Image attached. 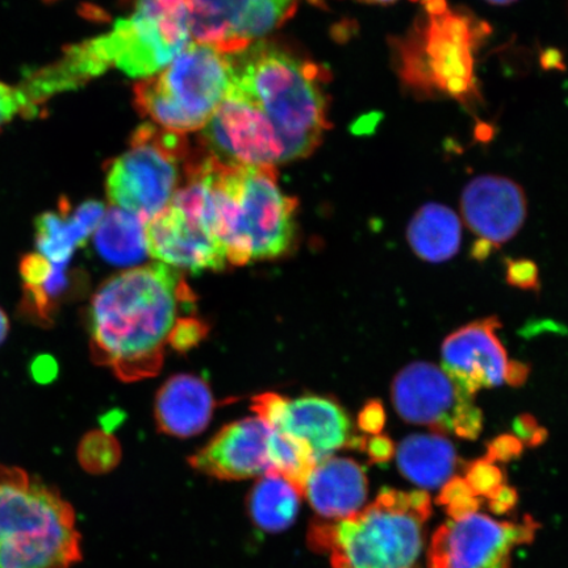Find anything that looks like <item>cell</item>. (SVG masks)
<instances>
[{
  "instance_id": "obj_1",
  "label": "cell",
  "mask_w": 568,
  "mask_h": 568,
  "mask_svg": "<svg viewBox=\"0 0 568 568\" xmlns=\"http://www.w3.org/2000/svg\"><path fill=\"white\" fill-rule=\"evenodd\" d=\"M194 302L180 270L160 262L112 276L90 305L92 358L125 382L158 374L176 324Z\"/></svg>"
},
{
  "instance_id": "obj_2",
  "label": "cell",
  "mask_w": 568,
  "mask_h": 568,
  "mask_svg": "<svg viewBox=\"0 0 568 568\" xmlns=\"http://www.w3.org/2000/svg\"><path fill=\"white\" fill-rule=\"evenodd\" d=\"M225 57L231 90L258 106L273 124L284 162L314 153L331 126L328 71L274 41L252 42Z\"/></svg>"
},
{
  "instance_id": "obj_3",
  "label": "cell",
  "mask_w": 568,
  "mask_h": 568,
  "mask_svg": "<svg viewBox=\"0 0 568 568\" xmlns=\"http://www.w3.org/2000/svg\"><path fill=\"white\" fill-rule=\"evenodd\" d=\"M215 231L229 264L286 254L296 234V199L284 194L275 168L229 165L203 153Z\"/></svg>"
},
{
  "instance_id": "obj_4",
  "label": "cell",
  "mask_w": 568,
  "mask_h": 568,
  "mask_svg": "<svg viewBox=\"0 0 568 568\" xmlns=\"http://www.w3.org/2000/svg\"><path fill=\"white\" fill-rule=\"evenodd\" d=\"M432 500L424 489L383 488L371 506L343 520L312 525L308 541L333 568H422Z\"/></svg>"
},
{
  "instance_id": "obj_5",
  "label": "cell",
  "mask_w": 568,
  "mask_h": 568,
  "mask_svg": "<svg viewBox=\"0 0 568 568\" xmlns=\"http://www.w3.org/2000/svg\"><path fill=\"white\" fill-rule=\"evenodd\" d=\"M425 12L406 38L395 42L397 73L412 94L470 103L479 97L475 55L488 30L470 12L445 0H423Z\"/></svg>"
},
{
  "instance_id": "obj_6",
  "label": "cell",
  "mask_w": 568,
  "mask_h": 568,
  "mask_svg": "<svg viewBox=\"0 0 568 568\" xmlns=\"http://www.w3.org/2000/svg\"><path fill=\"white\" fill-rule=\"evenodd\" d=\"M81 559L74 509L59 489L0 465V568H71Z\"/></svg>"
},
{
  "instance_id": "obj_7",
  "label": "cell",
  "mask_w": 568,
  "mask_h": 568,
  "mask_svg": "<svg viewBox=\"0 0 568 568\" xmlns=\"http://www.w3.org/2000/svg\"><path fill=\"white\" fill-rule=\"evenodd\" d=\"M191 0H134L130 17L119 19L99 38L67 48L83 84L116 68L134 78H148L172 63L189 45Z\"/></svg>"
},
{
  "instance_id": "obj_8",
  "label": "cell",
  "mask_w": 568,
  "mask_h": 568,
  "mask_svg": "<svg viewBox=\"0 0 568 568\" xmlns=\"http://www.w3.org/2000/svg\"><path fill=\"white\" fill-rule=\"evenodd\" d=\"M229 61L217 48L191 42L160 75L134 87V105L163 130H203L229 95Z\"/></svg>"
},
{
  "instance_id": "obj_9",
  "label": "cell",
  "mask_w": 568,
  "mask_h": 568,
  "mask_svg": "<svg viewBox=\"0 0 568 568\" xmlns=\"http://www.w3.org/2000/svg\"><path fill=\"white\" fill-rule=\"evenodd\" d=\"M183 134L144 124L131 145L105 169V190L113 207L148 223L165 210L180 189L191 154Z\"/></svg>"
},
{
  "instance_id": "obj_10",
  "label": "cell",
  "mask_w": 568,
  "mask_h": 568,
  "mask_svg": "<svg viewBox=\"0 0 568 568\" xmlns=\"http://www.w3.org/2000/svg\"><path fill=\"white\" fill-rule=\"evenodd\" d=\"M146 251L160 264L197 273L223 270L229 261L215 232L210 184L184 178L172 202L144 224Z\"/></svg>"
},
{
  "instance_id": "obj_11",
  "label": "cell",
  "mask_w": 568,
  "mask_h": 568,
  "mask_svg": "<svg viewBox=\"0 0 568 568\" xmlns=\"http://www.w3.org/2000/svg\"><path fill=\"white\" fill-rule=\"evenodd\" d=\"M538 528L530 516L497 521L473 514L446 521L432 537L429 568H513L514 550L535 541Z\"/></svg>"
},
{
  "instance_id": "obj_12",
  "label": "cell",
  "mask_w": 568,
  "mask_h": 568,
  "mask_svg": "<svg viewBox=\"0 0 568 568\" xmlns=\"http://www.w3.org/2000/svg\"><path fill=\"white\" fill-rule=\"evenodd\" d=\"M253 409L270 428L304 444L316 460L339 449L362 452L366 436H355L349 415L329 397L307 395L287 399L278 394L255 396Z\"/></svg>"
},
{
  "instance_id": "obj_13",
  "label": "cell",
  "mask_w": 568,
  "mask_h": 568,
  "mask_svg": "<svg viewBox=\"0 0 568 568\" xmlns=\"http://www.w3.org/2000/svg\"><path fill=\"white\" fill-rule=\"evenodd\" d=\"M201 138L204 151L229 165L275 168L284 162L273 124L258 106L231 88Z\"/></svg>"
},
{
  "instance_id": "obj_14",
  "label": "cell",
  "mask_w": 568,
  "mask_h": 568,
  "mask_svg": "<svg viewBox=\"0 0 568 568\" xmlns=\"http://www.w3.org/2000/svg\"><path fill=\"white\" fill-rule=\"evenodd\" d=\"M300 0H191L196 42L230 54L276 30L294 16Z\"/></svg>"
},
{
  "instance_id": "obj_15",
  "label": "cell",
  "mask_w": 568,
  "mask_h": 568,
  "mask_svg": "<svg viewBox=\"0 0 568 568\" xmlns=\"http://www.w3.org/2000/svg\"><path fill=\"white\" fill-rule=\"evenodd\" d=\"M501 323L496 316L480 318L447 336L443 344V367L449 378L467 396L483 388L503 385L508 354L496 331Z\"/></svg>"
},
{
  "instance_id": "obj_16",
  "label": "cell",
  "mask_w": 568,
  "mask_h": 568,
  "mask_svg": "<svg viewBox=\"0 0 568 568\" xmlns=\"http://www.w3.org/2000/svg\"><path fill=\"white\" fill-rule=\"evenodd\" d=\"M390 396L404 422L429 426L437 435L452 433L454 412L460 402L474 399L460 393L449 375L429 362L404 367L395 376Z\"/></svg>"
},
{
  "instance_id": "obj_17",
  "label": "cell",
  "mask_w": 568,
  "mask_h": 568,
  "mask_svg": "<svg viewBox=\"0 0 568 568\" xmlns=\"http://www.w3.org/2000/svg\"><path fill=\"white\" fill-rule=\"evenodd\" d=\"M460 211L468 230L499 247L523 229L528 202L520 184L507 176L487 174L467 183Z\"/></svg>"
},
{
  "instance_id": "obj_18",
  "label": "cell",
  "mask_w": 568,
  "mask_h": 568,
  "mask_svg": "<svg viewBox=\"0 0 568 568\" xmlns=\"http://www.w3.org/2000/svg\"><path fill=\"white\" fill-rule=\"evenodd\" d=\"M273 429L260 417L226 425L209 445L190 458L196 471L223 480H244L270 474Z\"/></svg>"
},
{
  "instance_id": "obj_19",
  "label": "cell",
  "mask_w": 568,
  "mask_h": 568,
  "mask_svg": "<svg viewBox=\"0 0 568 568\" xmlns=\"http://www.w3.org/2000/svg\"><path fill=\"white\" fill-rule=\"evenodd\" d=\"M368 480L352 458L328 457L318 460L305 483L303 496L324 520H343L365 507Z\"/></svg>"
},
{
  "instance_id": "obj_20",
  "label": "cell",
  "mask_w": 568,
  "mask_h": 568,
  "mask_svg": "<svg viewBox=\"0 0 568 568\" xmlns=\"http://www.w3.org/2000/svg\"><path fill=\"white\" fill-rule=\"evenodd\" d=\"M104 213V205L97 201L84 202L71 210L67 199H62L59 212L48 211L36 219L34 237L39 253L52 264H70L75 248L87 244Z\"/></svg>"
},
{
  "instance_id": "obj_21",
  "label": "cell",
  "mask_w": 568,
  "mask_h": 568,
  "mask_svg": "<svg viewBox=\"0 0 568 568\" xmlns=\"http://www.w3.org/2000/svg\"><path fill=\"white\" fill-rule=\"evenodd\" d=\"M215 400L203 379L176 375L163 385L155 400V420L161 432L193 437L207 428Z\"/></svg>"
},
{
  "instance_id": "obj_22",
  "label": "cell",
  "mask_w": 568,
  "mask_h": 568,
  "mask_svg": "<svg viewBox=\"0 0 568 568\" xmlns=\"http://www.w3.org/2000/svg\"><path fill=\"white\" fill-rule=\"evenodd\" d=\"M397 467L409 481L437 488L452 479L458 465L456 447L443 435H410L396 452Z\"/></svg>"
},
{
  "instance_id": "obj_23",
  "label": "cell",
  "mask_w": 568,
  "mask_h": 568,
  "mask_svg": "<svg viewBox=\"0 0 568 568\" xmlns=\"http://www.w3.org/2000/svg\"><path fill=\"white\" fill-rule=\"evenodd\" d=\"M407 239L418 258L430 264H442L459 252L460 220L456 212L444 204H425L412 217Z\"/></svg>"
},
{
  "instance_id": "obj_24",
  "label": "cell",
  "mask_w": 568,
  "mask_h": 568,
  "mask_svg": "<svg viewBox=\"0 0 568 568\" xmlns=\"http://www.w3.org/2000/svg\"><path fill=\"white\" fill-rule=\"evenodd\" d=\"M303 494L293 483L275 474L261 477L248 495L252 520L266 531H282L295 523Z\"/></svg>"
},
{
  "instance_id": "obj_25",
  "label": "cell",
  "mask_w": 568,
  "mask_h": 568,
  "mask_svg": "<svg viewBox=\"0 0 568 568\" xmlns=\"http://www.w3.org/2000/svg\"><path fill=\"white\" fill-rule=\"evenodd\" d=\"M95 247L113 265H132L144 260V223L130 212L113 207L104 213L95 231Z\"/></svg>"
},
{
  "instance_id": "obj_26",
  "label": "cell",
  "mask_w": 568,
  "mask_h": 568,
  "mask_svg": "<svg viewBox=\"0 0 568 568\" xmlns=\"http://www.w3.org/2000/svg\"><path fill=\"white\" fill-rule=\"evenodd\" d=\"M317 460L307 446L297 439L273 430L270 438V474L280 475L304 491L305 483Z\"/></svg>"
},
{
  "instance_id": "obj_27",
  "label": "cell",
  "mask_w": 568,
  "mask_h": 568,
  "mask_svg": "<svg viewBox=\"0 0 568 568\" xmlns=\"http://www.w3.org/2000/svg\"><path fill=\"white\" fill-rule=\"evenodd\" d=\"M120 447L104 430L90 432L78 446V460L91 474H104L119 464Z\"/></svg>"
},
{
  "instance_id": "obj_28",
  "label": "cell",
  "mask_w": 568,
  "mask_h": 568,
  "mask_svg": "<svg viewBox=\"0 0 568 568\" xmlns=\"http://www.w3.org/2000/svg\"><path fill=\"white\" fill-rule=\"evenodd\" d=\"M467 485L477 496H491L496 489L506 485V474L494 462L486 457L470 462L466 466Z\"/></svg>"
},
{
  "instance_id": "obj_29",
  "label": "cell",
  "mask_w": 568,
  "mask_h": 568,
  "mask_svg": "<svg viewBox=\"0 0 568 568\" xmlns=\"http://www.w3.org/2000/svg\"><path fill=\"white\" fill-rule=\"evenodd\" d=\"M485 426V416L474 399L460 402L452 418V433L465 439H477Z\"/></svg>"
},
{
  "instance_id": "obj_30",
  "label": "cell",
  "mask_w": 568,
  "mask_h": 568,
  "mask_svg": "<svg viewBox=\"0 0 568 568\" xmlns=\"http://www.w3.org/2000/svg\"><path fill=\"white\" fill-rule=\"evenodd\" d=\"M30 103L19 87L0 80V128L19 116H34Z\"/></svg>"
},
{
  "instance_id": "obj_31",
  "label": "cell",
  "mask_w": 568,
  "mask_h": 568,
  "mask_svg": "<svg viewBox=\"0 0 568 568\" xmlns=\"http://www.w3.org/2000/svg\"><path fill=\"white\" fill-rule=\"evenodd\" d=\"M506 280L509 286L525 291L541 288L538 266L530 260H507Z\"/></svg>"
},
{
  "instance_id": "obj_32",
  "label": "cell",
  "mask_w": 568,
  "mask_h": 568,
  "mask_svg": "<svg viewBox=\"0 0 568 568\" xmlns=\"http://www.w3.org/2000/svg\"><path fill=\"white\" fill-rule=\"evenodd\" d=\"M53 264L40 253L26 254L20 261V275L23 287H41L51 275Z\"/></svg>"
},
{
  "instance_id": "obj_33",
  "label": "cell",
  "mask_w": 568,
  "mask_h": 568,
  "mask_svg": "<svg viewBox=\"0 0 568 568\" xmlns=\"http://www.w3.org/2000/svg\"><path fill=\"white\" fill-rule=\"evenodd\" d=\"M207 335V326L201 320L184 316L176 324L172 337H170V346L174 349L184 352L190 347L196 346L201 339Z\"/></svg>"
},
{
  "instance_id": "obj_34",
  "label": "cell",
  "mask_w": 568,
  "mask_h": 568,
  "mask_svg": "<svg viewBox=\"0 0 568 568\" xmlns=\"http://www.w3.org/2000/svg\"><path fill=\"white\" fill-rule=\"evenodd\" d=\"M513 430L524 446L538 447L548 442L549 432L538 425L537 418L530 414H523L515 418Z\"/></svg>"
},
{
  "instance_id": "obj_35",
  "label": "cell",
  "mask_w": 568,
  "mask_h": 568,
  "mask_svg": "<svg viewBox=\"0 0 568 568\" xmlns=\"http://www.w3.org/2000/svg\"><path fill=\"white\" fill-rule=\"evenodd\" d=\"M523 453L524 445L520 439L514 435H500L487 444L486 458L494 464H509L510 460L520 458Z\"/></svg>"
},
{
  "instance_id": "obj_36",
  "label": "cell",
  "mask_w": 568,
  "mask_h": 568,
  "mask_svg": "<svg viewBox=\"0 0 568 568\" xmlns=\"http://www.w3.org/2000/svg\"><path fill=\"white\" fill-rule=\"evenodd\" d=\"M387 420L386 409L381 400H368L358 415V428L366 435H381Z\"/></svg>"
},
{
  "instance_id": "obj_37",
  "label": "cell",
  "mask_w": 568,
  "mask_h": 568,
  "mask_svg": "<svg viewBox=\"0 0 568 568\" xmlns=\"http://www.w3.org/2000/svg\"><path fill=\"white\" fill-rule=\"evenodd\" d=\"M362 453H366L371 464L383 465L388 464L396 454V446L393 439L386 435H376L366 437L364 449Z\"/></svg>"
},
{
  "instance_id": "obj_38",
  "label": "cell",
  "mask_w": 568,
  "mask_h": 568,
  "mask_svg": "<svg viewBox=\"0 0 568 568\" xmlns=\"http://www.w3.org/2000/svg\"><path fill=\"white\" fill-rule=\"evenodd\" d=\"M477 496L473 493L470 486L467 485L465 478L454 477L445 483L442 489V494L437 497L438 506H452L462 500L468 499V497Z\"/></svg>"
},
{
  "instance_id": "obj_39",
  "label": "cell",
  "mask_w": 568,
  "mask_h": 568,
  "mask_svg": "<svg viewBox=\"0 0 568 568\" xmlns=\"http://www.w3.org/2000/svg\"><path fill=\"white\" fill-rule=\"evenodd\" d=\"M518 494L516 488L503 485L488 497V507L496 516H504L516 507Z\"/></svg>"
},
{
  "instance_id": "obj_40",
  "label": "cell",
  "mask_w": 568,
  "mask_h": 568,
  "mask_svg": "<svg viewBox=\"0 0 568 568\" xmlns=\"http://www.w3.org/2000/svg\"><path fill=\"white\" fill-rule=\"evenodd\" d=\"M59 367H57L55 361L48 355H42L32 362L31 374L36 382L45 383L52 382L55 378Z\"/></svg>"
},
{
  "instance_id": "obj_41",
  "label": "cell",
  "mask_w": 568,
  "mask_h": 568,
  "mask_svg": "<svg viewBox=\"0 0 568 568\" xmlns=\"http://www.w3.org/2000/svg\"><path fill=\"white\" fill-rule=\"evenodd\" d=\"M531 367L520 361H508L506 379L510 387H521L527 383Z\"/></svg>"
},
{
  "instance_id": "obj_42",
  "label": "cell",
  "mask_w": 568,
  "mask_h": 568,
  "mask_svg": "<svg viewBox=\"0 0 568 568\" xmlns=\"http://www.w3.org/2000/svg\"><path fill=\"white\" fill-rule=\"evenodd\" d=\"M495 246L487 243L485 240H478L471 247V257L475 261H485L491 255Z\"/></svg>"
},
{
  "instance_id": "obj_43",
  "label": "cell",
  "mask_w": 568,
  "mask_h": 568,
  "mask_svg": "<svg viewBox=\"0 0 568 568\" xmlns=\"http://www.w3.org/2000/svg\"><path fill=\"white\" fill-rule=\"evenodd\" d=\"M10 332V322L9 317H7L6 312L0 308V345L3 344V341L9 336Z\"/></svg>"
},
{
  "instance_id": "obj_44",
  "label": "cell",
  "mask_w": 568,
  "mask_h": 568,
  "mask_svg": "<svg viewBox=\"0 0 568 568\" xmlns=\"http://www.w3.org/2000/svg\"><path fill=\"white\" fill-rule=\"evenodd\" d=\"M358 2L376 6H389L396 3L397 0H358Z\"/></svg>"
},
{
  "instance_id": "obj_45",
  "label": "cell",
  "mask_w": 568,
  "mask_h": 568,
  "mask_svg": "<svg viewBox=\"0 0 568 568\" xmlns=\"http://www.w3.org/2000/svg\"><path fill=\"white\" fill-rule=\"evenodd\" d=\"M486 2L495 6H509L517 2V0H486Z\"/></svg>"
},
{
  "instance_id": "obj_46",
  "label": "cell",
  "mask_w": 568,
  "mask_h": 568,
  "mask_svg": "<svg viewBox=\"0 0 568 568\" xmlns=\"http://www.w3.org/2000/svg\"><path fill=\"white\" fill-rule=\"evenodd\" d=\"M45 2H54V0H45Z\"/></svg>"
}]
</instances>
